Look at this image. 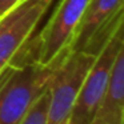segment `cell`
<instances>
[{
	"label": "cell",
	"instance_id": "cell-4",
	"mask_svg": "<svg viewBox=\"0 0 124 124\" xmlns=\"http://www.w3.org/2000/svg\"><path fill=\"white\" fill-rule=\"evenodd\" d=\"M124 48L123 27L115 32L100 54L95 57L76 97L68 124H91L105 93L111 71L119 51Z\"/></svg>",
	"mask_w": 124,
	"mask_h": 124
},
{
	"label": "cell",
	"instance_id": "cell-9",
	"mask_svg": "<svg viewBox=\"0 0 124 124\" xmlns=\"http://www.w3.org/2000/svg\"><path fill=\"white\" fill-rule=\"evenodd\" d=\"M22 1L23 0H0V16H3L4 14H7L9 9H12Z\"/></svg>",
	"mask_w": 124,
	"mask_h": 124
},
{
	"label": "cell",
	"instance_id": "cell-6",
	"mask_svg": "<svg viewBox=\"0 0 124 124\" xmlns=\"http://www.w3.org/2000/svg\"><path fill=\"white\" fill-rule=\"evenodd\" d=\"M55 0H23L0 16V64H11Z\"/></svg>",
	"mask_w": 124,
	"mask_h": 124
},
{
	"label": "cell",
	"instance_id": "cell-8",
	"mask_svg": "<svg viewBox=\"0 0 124 124\" xmlns=\"http://www.w3.org/2000/svg\"><path fill=\"white\" fill-rule=\"evenodd\" d=\"M48 88L33 103L28 113L24 116L20 124H47V111H48Z\"/></svg>",
	"mask_w": 124,
	"mask_h": 124
},
{
	"label": "cell",
	"instance_id": "cell-1",
	"mask_svg": "<svg viewBox=\"0 0 124 124\" xmlns=\"http://www.w3.org/2000/svg\"><path fill=\"white\" fill-rule=\"evenodd\" d=\"M62 59L49 65L8 64L0 71V124H20L33 103L47 91Z\"/></svg>",
	"mask_w": 124,
	"mask_h": 124
},
{
	"label": "cell",
	"instance_id": "cell-3",
	"mask_svg": "<svg viewBox=\"0 0 124 124\" xmlns=\"http://www.w3.org/2000/svg\"><path fill=\"white\" fill-rule=\"evenodd\" d=\"M95 57L85 52L70 51L62 59L48 85L47 124H68L81 83Z\"/></svg>",
	"mask_w": 124,
	"mask_h": 124
},
{
	"label": "cell",
	"instance_id": "cell-7",
	"mask_svg": "<svg viewBox=\"0 0 124 124\" xmlns=\"http://www.w3.org/2000/svg\"><path fill=\"white\" fill-rule=\"evenodd\" d=\"M91 124H124V48L115 59L105 93Z\"/></svg>",
	"mask_w": 124,
	"mask_h": 124
},
{
	"label": "cell",
	"instance_id": "cell-10",
	"mask_svg": "<svg viewBox=\"0 0 124 124\" xmlns=\"http://www.w3.org/2000/svg\"><path fill=\"white\" fill-rule=\"evenodd\" d=\"M3 68H4V67H3V65H1V64H0V71L3 70Z\"/></svg>",
	"mask_w": 124,
	"mask_h": 124
},
{
	"label": "cell",
	"instance_id": "cell-5",
	"mask_svg": "<svg viewBox=\"0 0 124 124\" xmlns=\"http://www.w3.org/2000/svg\"><path fill=\"white\" fill-rule=\"evenodd\" d=\"M123 17L124 0H89L71 51L97 56L116 31L123 27Z\"/></svg>",
	"mask_w": 124,
	"mask_h": 124
},
{
	"label": "cell",
	"instance_id": "cell-2",
	"mask_svg": "<svg viewBox=\"0 0 124 124\" xmlns=\"http://www.w3.org/2000/svg\"><path fill=\"white\" fill-rule=\"evenodd\" d=\"M89 0H60L52 16L36 38L28 40L11 64L49 65L71 51L73 38Z\"/></svg>",
	"mask_w": 124,
	"mask_h": 124
}]
</instances>
